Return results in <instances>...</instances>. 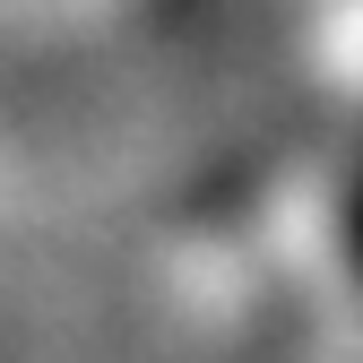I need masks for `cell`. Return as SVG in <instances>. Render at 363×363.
I'll return each mask as SVG.
<instances>
[{"instance_id": "6da1fadb", "label": "cell", "mask_w": 363, "mask_h": 363, "mask_svg": "<svg viewBox=\"0 0 363 363\" xmlns=\"http://www.w3.org/2000/svg\"><path fill=\"white\" fill-rule=\"evenodd\" d=\"M164 294L225 337H363V130L329 121L164 225Z\"/></svg>"}, {"instance_id": "7a4b0ae2", "label": "cell", "mask_w": 363, "mask_h": 363, "mask_svg": "<svg viewBox=\"0 0 363 363\" xmlns=\"http://www.w3.org/2000/svg\"><path fill=\"white\" fill-rule=\"evenodd\" d=\"M303 69H311V86H320V113L363 130V0H311Z\"/></svg>"}, {"instance_id": "3957f363", "label": "cell", "mask_w": 363, "mask_h": 363, "mask_svg": "<svg viewBox=\"0 0 363 363\" xmlns=\"http://www.w3.org/2000/svg\"><path fill=\"white\" fill-rule=\"evenodd\" d=\"M78 9H96V18H173L182 0H78Z\"/></svg>"}]
</instances>
